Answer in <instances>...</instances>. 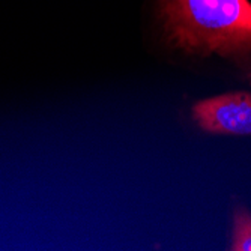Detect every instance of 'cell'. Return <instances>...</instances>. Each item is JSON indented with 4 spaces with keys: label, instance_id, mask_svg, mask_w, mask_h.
Segmentation results:
<instances>
[{
    "label": "cell",
    "instance_id": "cell-1",
    "mask_svg": "<svg viewBox=\"0 0 251 251\" xmlns=\"http://www.w3.org/2000/svg\"><path fill=\"white\" fill-rule=\"evenodd\" d=\"M167 41L191 54L232 59L251 78L250 0H158Z\"/></svg>",
    "mask_w": 251,
    "mask_h": 251
},
{
    "label": "cell",
    "instance_id": "cell-2",
    "mask_svg": "<svg viewBox=\"0 0 251 251\" xmlns=\"http://www.w3.org/2000/svg\"><path fill=\"white\" fill-rule=\"evenodd\" d=\"M193 119L211 134L251 135V94H223L193 105Z\"/></svg>",
    "mask_w": 251,
    "mask_h": 251
},
{
    "label": "cell",
    "instance_id": "cell-3",
    "mask_svg": "<svg viewBox=\"0 0 251 251\" xmlns=\"http://www.w3.org/2000/svg\"><path fill=\"white\" fill-rule=\"evenodd\" d=\"M232 251H251V214L239 206L233 215V232H232Z\"/></svg>",
    "mask_w": 251,
    "mask_h": 251
}]
</instances>
